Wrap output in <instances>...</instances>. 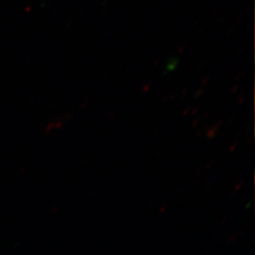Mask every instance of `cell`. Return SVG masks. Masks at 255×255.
<instances>
[{
	"mask_svg": "<svg viewBox=\"0 0 255 255\" xmlns=\"http://www.w3.org/2000/svg\"><path fill=\"white\" fill-rule=\"evenodd\" d=\"M178 64V61L177 62H175V60H172V62L171 63H169V64L166 65V68H167V70H169V71H171V70H173L174 68H175V66Z\"/></svg>",
	"mask_w": 255,
	"mask_h": 255,
	"instance_id": "6da1fadb",
	"label": "cell"
}]
</instances>
